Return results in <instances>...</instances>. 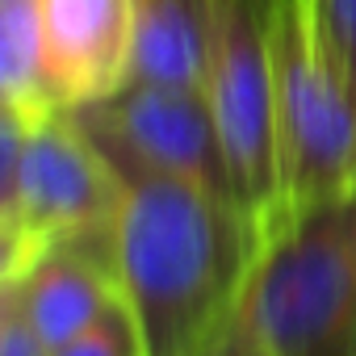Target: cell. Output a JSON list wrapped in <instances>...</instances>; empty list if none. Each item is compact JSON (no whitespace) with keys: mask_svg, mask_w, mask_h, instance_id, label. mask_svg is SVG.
Returning <instances> with one entry per match:
<instances>
[{"mask_svg":"<svg viewBox=\"0 0 356 356\" xmlns=\"http://www.w3.org/2000/svg\"><path fill=\"white\" fill-rule=\"evenodd\" d=\"M252 252L256 227L231 197L181 176H126L109 256L147 356H222Z\"/></svg>","mask_w":356,"mask_h":356,"instance_id":"obj_1","label":"cell"},{"mask_svg":"<svg viewBox=\"0 0 356 356\" xmlns=\"http://www.w3.org/2000/svg\"><path fill=\"white\" fill-rule=\"evenodd\" d=\"M222 356H356V185L256 235Z\"/></svg>","mask_w":356,"mask_h":356,"instance_id":"obj_2","label":"cell"},{"mask_svg":"<svg viewBox=\"0 0 356 356\" xmlns=\"http://www.w3.org/2000/svg\"><path fill=\"white\" fill-rule=\"evenodd\" d=\"M268 38L277 76V210L293 214L352 185L356 101L331 67L318 34L314 0H268ZM264 222V227H268ZM260 227V231H264Z\"/></svg>","mask_w":356,"mask_h":356,"instance_id":"obj_3","label":"cell"},{"mask_svg":"<svg viewBox=\"0 0 356 356\" xmlns=\"http://www.w3.org/2000/svg\"><path fill=\"white\" fill-rule=\"evenodd\" d=\"M206 97L222 143L231 197L260 235V227L277 210V189H281L268 0H218Z\"/></svg>","mask_w":356,"mask_h":356,"instance_id":"obj_4","label":"cell"},{"mask_svg":"<svg viewBox=\"0 0 356 356\" xmlns=\"http://www.w3.org/2000/svg\"><path fill=\"white\" fill-rule=\"evenodd\" d=\"M67 113L122 172V181L155 172V176H181V181L231 197L222 143L206 92L126 80L118 92Z\"/></svg>","mask_w":356,"mask_h":356,"instance_id":"obj_5","label":"cell"},{"mask_svg":"<svg viewBox=\"0 0 356 356\" xmlns=\"http://www.w3.org/2000/svg\"><path fill=\"white\" fill-rule=\"evenodd\" d=\"M126 197L122 172L101 155L67 109H51L26 126L17 214L55 239H109Z\"/></svg>","mask_w":356,"mask_h":356,"instance_id":"obj_6","label":"cell"},{"mask_svg":"<svg viewBox=\"0 0 356 356\" xmlns=\"http://www.w3.org/2000/svg\"><path fill=\"white\" fill-rule=\"evenodd\" d=\"M134 0H42L47 88L59 109L92 105L130 80Z\"/></svg>","mask_w":356,"mask_h":356,"instance_id":"obj_7","label":"cell"},{"mask_svg":"<svg viewBox=\"0 0 356 356\" xmlns=\"http://www.w3.org/2000/svg\"><path fill=\"white\" fill-rule=\"evenodd\" d=\"M118 298L109 239H55L17 285L22 314L47 352L92 327Z\"/></svg>","mask_w":356,"mask_h":356,"instance_id":"obj_8","label":"cell"},{"mask_svg":"<svg viewBox=\"0 0 356 356\" xmlns=\"http://www.w3.org/2000/svg\"><path fill=\"white\" fill-rule=\"evenodd\" d=\"M218 0H134L130 80L206 92Z\"/></svg>","mask_w":356,"mask_h":356,"instance_id":"obj_9","label":"cell"},{"mask_svg":"<svg viewBox=\"0 0 356 356\" xmlns=\"http://www.w3.org/2000/svg\"><path fill=\"white\" fill-rule=\"evenodd\" d=\"M0 109L26 122L59 109L47 88L42 0H0Z\"/></svg>","mask_w":356,"mask_h":356,"instance_id":"obj_10","label":"cell"},{"mask_svg":"<svg viewBox=\"0 0 356 356\" xmlns=\"http://www.w3.org/2000/svg\"><path fill=\"white\" fill-rule=\"evenodd\" d=\"M47 356H147V348H143V335H138L130 306L118 293L92 327H84L76 339H67L63 348H55Z\"/></svg>","mask_w":356,"mask_h":356,"instance_id":"obj_11","label":"cell"},{"mask_svg":"<svg viewBox=\"0 0 356 356\" xmlns=\"http://www.w3.org/2000/svg\"><path fill=\"white\" fill-rule=\"evenodd\" d=\"M314 17L335 76L356 101V0H314Z\"/></svg>","mask_w":356,"mask_h":356,"instance_id":"obj_12","label":"cell"},{"mask_svg":"<svg viewBox=\"0 0 356 356\" xmlns=\"http://www.w3.org/2000/svg\"><path fill=\"white\" fill-rule=\"evenodd\" d=\"M47 248L51 239L34 231L22 214H0V293L17 289Z\"/></svg>","mask_w":356,"mask_h":356,"instance_id":"obj_13","label":"cell"},{"mask_svg":"<svg viewBox=\"0 0 356 356\" xmlns=\"http://www.w3.org/2000/svg\"><path fill=\"white\" fill-rule=\"evenodd\" d=\"M26 118L0 109V214H17V185H22V151H26Z\"/></svg>","mask_w":356,"mask_h":356,"instance_id":"obj_14","label":"cell"},{"mask_svg":"<svg viewBox=\"0 0 356 356\" xmlns=\"http://www.w3.org/2000/svg\"><path fill=\"white\" fill-rule=\"evenodd\" d=\"M0 356H47L42 339L34 335L30 318L22 314V302L13 293L9 310H5V323H0Z\"/></svg>","mask_w":356,"mask_h":356,"instance_id":"obj_15","label":"cell"},{"mask_svg":"<svg viewBox=\"0 0 356 356\" xmlns=\"http://www.w3.org/2000/svg\"><path fill=\"white\" fill-rule=\"evenodd\" d=\"M13 293H17V289H9V293H0V323H5V310H9V302H13Z\"/></svg>","mask_w":356,"mask_h":356,"instance_id":"obj_16","label":"cell"},{"mask_svg":"<svg viewBox=\"0 0 356 356\" xmlns=\"http://www.w3.org/2000/svg\"><path fill=\"white\" fill-rule=\"evenodd\" d=\"M352 185H356V168H352Z\"/></svg>","mask_w":356,"mask_h":356,"instance_id":"obj_17","label":"cell"}]
</instances>
